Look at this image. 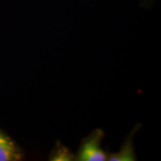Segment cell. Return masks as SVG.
Returning <instances> with one entry per match:
<instances>
[{
    "instance_id": "obj_1",
    "label": "cell",
    "mask_w": 161,
    "mask_h": 161,
    "mask_svg": "<svg viewBox=\"0 0 161 161\" xmlns=\"http://www.w3.org/2000/svg\"><path fill=\"white\" fill-rule=\"evenodd\" d=\"M104 133L96 130L82 142L78 154V160L80 161H104L108 160V155L101 147Z\"/></svg>"
},
{
    "instance_id": "obj_2",
    "label": "cell",
    "mask_w": 161,
    "mask_h": 161,
    "mask_svg": "<svg viewBox=\"0 0 161 161\" xmlns=\"http://www.w3.org/2000/svg\"><path fill=\"white\" fill-rule=\"evenodd\" d=\"M23 158L19 146L0 129V161H18Z\"/></svg>"
},
{
    "instance_id": "obj_3",
    "label": "cell",
    "mask_w": 161,
    "mask_h": 161,
    "mask_svg": "<svg viewBox=\"0 0 161 161\" xmlns=\"http://www.w3.org/2000/svg\"><path fill=\"white\" fill-rule=\"evenodd\" d=\"M108 160L111 161H132L135 160L134 145L132 143L131 139L128 140L123 145L122 149L116 154H111L108 157Z\"/></svg>"
},
{
    "instance_id": "obj_4",
    "label": "cell",
    "mask_w": 161,
    "mask_h": 161,
    "mask_svg": "<svg viewBox=\"0 0 161 161\" xmlns=\"http://www.w3.org/2000/svg\"><path fill=\"white\" fill-rule=\"evenodd\" d=\"M50 160L53 161H71L75 160V156L69 148L58 144L52 152Z\"/></svg>"
}]
</instances>
